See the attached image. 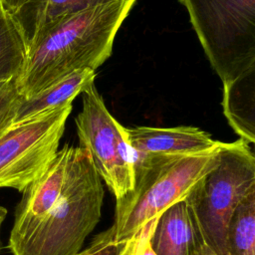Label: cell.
<instances>
[{
  "mask_svg": "<svg viewBox=\"0 0 255 255\" xmlns=\"http://www.w3.org/2000/svg\"><path fill=\"white\" fill-rule=\"evenodd\" d=\"M195 234L194 221L183 199L156 218L149 242L156 255H189Z\"/></svg>",
  "mask_w": 255,
  "mask_h": 255,
  "instance_id": "30bf717a",
  "label": "cell"
},
{
  "mask_svg": "<svg viewBox=\"0 0 255 255\" xmlns=\"http://www.w3.org/2000/svg\"><path fill=\"white\" fill-rule=\"evenodd\" d=\"M70 102L26 123L13 125L0 137V187L22 191L50 164L58 151Z\"/></svg>",
  "mask_w": 255,
  "mask_h": 255,
  "instance_id": "52a82bcc",
  "label": "cell"
},
{
  "mask_svg": "<svg viewBox=\"0 0 255 255\" xmlns=\"http://www.w3.org/2000/svg\"><path fill=\"white\" fill-rule=\"evenodd\" d=\"M6 214H7V209L0 206V228H1V224L2 222L4 221L5 217H6Z\"/></svg>",
  "mask_w": 255,
  "mask_h": 255,
  "instance_id": "ffe728a7",
  "label": "cell"
},
{
  "mask_svg": "<svg viewBox=\"0 0 255 255\" xmlns=\"http://www.w3.org/2000/svg\"><path fill=\"white\" fill-rule=\"evenodd\" d=\"M5 11H7V10H6V7H5L4 0H0V12H5Z\"/></svg>",
  "mask_w": 255,
  "mask_h": 255,
  "instance_id": "44dd1931",
  "label": "cell"
},
{
  "mask_svg": "<svg viewBox=\"0 0 255 255\" xmlns=\"http://www.w3.org/2000/svg\"><path fill=\"white\" fill-rule=\"evenodd\" d=\"M227 255H255V188L234 210L226 232Z\"/></svg>",
  "mask_w": 255,
  "mask_h": 255,
  "instance_id": "4fadbf2b",
  "label": "cell"
},
{
  "mask_svg": "<svg viewBox=\"0 0 255 255\" xmlns=\"http://www.w3.org/2000/svg\"><path fill=\"white\" fill-rule=\"evenodd\" d=\"M220 143L191 154L132 151L133 187L116 200V241L122 244L130 240L145 224L183 200L197 181L218 163Z\"/></svg>",
  "mask_w": 255,
  "mask_h": 255,
  "instance_id": "3957f363",
  "label": "cell"
},
{
  "mask_svg": "<svg viewBox=\"0 0 255 255\" xmlns=\"http://www.w3.org/2000/svg\"><path fill=\"white\" fill-rule=\"evenodd\" d=\"M111 1L114 0H28L11 15L28 51L37 38L57 22Z\"/></svg>",
  "mask_w": 255,
  "mask_h": 255,
  "instance_id": "9c48e42d",
  "label": "cell"
},
{
  "mask_svg": "<svg viewBox=\"0 0 255 255\" xmlns=\"http://www.w3.org/2000/svg\"><path fill=\"white\" fill-rule=\"evenodd\" d=\"M218 163L184 198L194 224L217 255H227L229 220L244 196L255 188V156L242 138L220 143Z\"/></svg>",
  "mask_w": 255,
  "mask_h": 255,
  "instance_id": "277c9868",
  "label": "cell"
},
{
  "mask_svg": "<svg viewBox=\"0 0 255 255\" xmlns=\"http://www.w3.org/2000/svg\"><path fill=\"white\" fill-rule=\"evenodd\" d=\"M82 95L83 108L75 119L81 146L88 150L97 172L118 200L133 187L132 150L126 128L110 114L95 82Z\"/></svg>",
  "mask_w": 255,
  "mask_h": 255,
  "instance_id": "8992f818",
  "label": "cell"
},
{
  "mask_svg": "<svg viewBox=\"0 0 255 255\" xmlns=\"http://www.w3.org/2000/svg\"><path fill=\"white\" fill-rule=\"evenodd\" d=\"M222 83L255 67V0H179Z\"/></svg>",
  "mask_w": 255,
  "mask_h": 255,
  "instance_id": "5b68a950",
  "label": "cell"
},
{
  "mask_svg": "<svg viewBox=\"0 0 255 255\" xmlns=\"http://www.w3.org/2000/svg\"><path fill=\"white\" fill-rule=\"evenodd\" d=\"M223 113L234 131L255 142V67L223 83Z\"/></svg>",
  "mask_w": 255,
  "mask_h": 255,
  "instance_id": "8fae6325",
  "label": "cell"
},
{
  "mask_svg": "<svg viewBox=\"0 0 255 255\" xmlns=\"http://www.w3.org/2000/svg\"><path fill=\"white\" fill-rule=\"evenodd\" d=\"M104 196L90 153L74 146L63 193L42 216L11 230L9 249L13 255H76L101 218Z\"/></svg>",
  "mask_w": 255,
  "mask_h": 255,
  "instance_id": "7a4b0ae2",
  "label": "cell"
},
{
  "mask_svg": "<svg viewBox=\"0 0 255 255\" xmlns=\"http://www.w3.org/2000/svg\"><path fill=\"white\" fill-rule=\"evenodd\" d=\"M17 79L0 82V137L13 126L22 98L18 90Z\"/></svg>",
  "mask_w": 255,
  "mask_h": 255,
  "instance_id": "9a60e30c",
  "label": "cell"
},
{
  "mask_svg": "<svg viewBox=\"0 0 255 255\" xmlns=\"http://www.w3.org/2000/svg\"><path fill=\"white\" fill-rule=\"evenodd\" d=\"M26 58L27 47L13 16L0 12V82L18 78Z\"/></svg>",
  "mask_w": 255,
  "mask_h": 255,
  "instance_id": "5bb4252c",
  "label": "cell"
},
{
  "mask_svg": "<svg viewBox=\"0 0 255 255\" xmlns=\"http://www.w3.org/2000/svg\"><path fill=\"white\" fill-rule=\"evenodd\" d=\"M95 78V71H78L31 98H21L13 125L26 123L73 102Z\"/></svg>",
  "mask_w": 255,
  "mask_h": 255,
  "instance_id": "7c38bea8",
  "label": "cell"
},
{
  "mask_svg": "<svg viewBox=\"0 0 255 255\" xmlns=\"http://www.w3.org/2000/svg\"><path fill=\"white\" fill-rule=\"evenodd\" d=\"M136 0H114L57 22L27 51L17 79L22 98H31L71 74L95 71L111 56L115 37Z\"/></svg>",
  "mask_w": 255,
  "mask_h": 255,
  "instance_id": "6da1fadb",
  "label": "cell"
},
{
  "mask_svg": "<svg viewBox=\"0 0 255 255\" xmlns=\"http://www.w3.org/2000/svg\"><path fill=\"white\" fill-rule=\"evenodd\" d=\"M123 245L124 243L120 244L116 241L115 227L113 225L106 231L99 233L86 249L76 255H119Z\"/></svg>",
  "mask_w": 255,
  "mask_h": 255,
  "instance_id": "2e32d148",
  "label": "cell"
},
{
  "mask_svg": "<svg viewBox=\"0 0 255 255\" xmlns=\"http://www.w3.org/2000/svg\"><path fill=\"white\" fill-rule=\"evenodd\" d=\"M28 0H4L6 10L9 13H13L15 10H17L19 7H21L24 3H26Z\"/></svg>",
  "mask_w": 255,
  "mask_h": 255,
  "instance_id": "d6986e66",
  "label": "cell"
},
{
  "mask_svg": "<svg viewBox=\"0 0 255 255\" xmlns=\"http://www.w3.org/2000/svg\"><path fill=\"white\" fill-rule=\"evenodd\" d=\"M128 143L137 153L191 154L212 149L219 141L194 127L126 128Z\"/></svg>",
  "mask_w": 255,
  "mask_h": 255,
  "instance_id": "ba28073f",
  "label": "cell"
},
{
  "mask_svg": "<svg viewBox=\"0 0 255 255\" xmlns=\"http://www.w3.org/2000/svg\"><path fill=\"white\" fill-rule=\"evenodd\" d=\"M189 255H217L209 246H207L204 243L197 228H196V234H195L194 241H193Z\"/></svg>",
  "mask_w": 255,
  "mask_h": 255,
  "instance_id": "e0dca14e",
  "label": "cell"
},
{
  "mask_svg": "<svg viewBox=\"0 0 255 255\" xmlns=\"http://www.w3.org/2000/svg\"><path fill=\"white\" fill-rule=\"evenodd\" d=\"M138 234L135 235L134 237H132L130 240L124 243V245L122 246V248L119 252V255H134L135 247H136L137 240H138Z\"/></svg>",
  "mask_w": 255,
  "mask_h": 255,
  "instance_id": "ac0fdd59",
  "label": "cell"
}]
</instances>
